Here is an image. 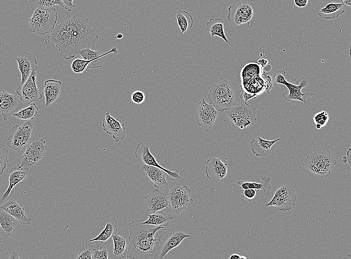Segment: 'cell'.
<instances>
[{
	"label": "cell",
	"mask_w": 351,
	"mask_h": 259,
	"mask_svg": "<svg viewBox=\"0 0 351 259\" xmlns=\"http://www.w3.org/2000/svg\"><path fill=\"white\" fill-rule=\"evenodd\" d=\"M129 236L126 257L130 259H147L153 253V248L158 243L156 232L163 228H152L136 220L128 223Z\"/></svg>",
	"instance_id": "obj_1"
},
{
	"label": "cell",
	"mask_w": 351,
	"mask_h": 259,
	"mask_svg": "<svg viewBox=\"0 0 351 259\" xmlns=\"http://www.w3.org/2000/svg\"><path fill=\"white\" fill-rule=\"evenodd\" d=\"M89 20V18H80L75 14L60 23L72 35L79 51L85 48L94 50L99 40L95 30L88 24Z\"/></svg>",
	"instance_id": "obj_2"
},
{
	"label": "cell",
	"mask_w": 351,
	"mask_h": 259,
	"mask_svg": "<svg viewBox=\"0 0 351 259\" xmlns=\"http://www.w3.org/2000/svg\"><path fill=\"white\" fill-rule=\"evenodd\" d=\"M261 67L257 62L245 64L240 71V98L247 102L255 99L264 91V84L261 76Z\"/></svg>",
	"instance_id": "obj_3"
},
{
	"label": "cell",
	"mask_w": 351,
	"mask_h": 259,
	"mask_svg": "<svg viewBox=\"0 0 351 259\" xmlns=\"http://www.w3.org/2000/svg\"><path fill=\"white\" fill-rule=\"evenodd\" d=\"M337 163V160L328 150L310 153L305 158L303 165L312 174L325 178L330 175Z\"/></svg>",
	"instance_id": "obj_4"
},
{
	"label": "cell",
	"mask_w": 351,
	"mask_h": 259,
	"mask_svg": "<svg viewBox=\"0 0 351 259\" xmlns=\"http://www.w3.org/2000/svg\"><path fill=\"white\" fill-rule=\"evenodd\" d=\"M207 98L218 112L226 111L236 104L234 88L227 80L214 85L209 90Z\"/></svg>",
	"instance_id": "obj_5"
},
{
	"label": "cell",
	"mask_w": 351,
	"mask_h": 259,
	"mask_svg": "<svg viewBox=\"0 0 351 259\" xmlns=\"http://www.w3.org/2000/svg\"><path fill=\"white\" fill-rule=\"evenodd\" d=\"M256 108L254 105L240 102L225 111L232 127L244 129L253 126L256 123Z\"/></svg>",
	"instance_id": "obj_6"
},
{
	"label": "cell",
	"mask_w": 351,
	"mask_h": 259,
	"mask_svg": "<svg viewBox=\"0 0 351 259\" xmlns=\"http://www.w3.org/2000/svg\"><path fill=\"white\" fill-rule=\"evenodd\" d=\"M57 18L55 7L37 8L29 19V30L32 33L44 35L54 28Z\"/></svg>",
	"instance_id": "obj_7"
},
{
	"label": "cell",
	"mask_w": 351,
	"mask_h": 259,
	"mask_svg": "<svg viewBox=\"0 0 351 259\" xmlns=\"http://www.w3.org/2000/svg\"><path fill=\"white\" fill-rule=\"evenodd\" d=\"M48 38L59 50L60 55L69 60L78 55L77 49L72 35L61 25H56L50 32Z\"/></svg>",
	"instance_id": "obj_8"
},
{
	"label": "cell",
	"mask_w": 351,
	"mask_h": 259,
	"mask_svg": "<svg viewBox=\"0 0 351 259\" xmlns=\"http://www.w3.org/2000/svg\"><path fill=\"white\" fill-rule=\"evenodd\" d=\"M168 198L173 212L176 215L188 210L194 203L190 189L176 181L171 184Z\"/></svg>",
	"instance_id": "obj_9"
},
{
	"label": "cell",
	"mask_w": 351,
	"mask_h": 259,
	"mask_svg": "<svg viewBox=\"0 0 351 259\" xmlns=\"http://www.w3.org/2000/svg\"><path fill=\"white\" fill-rule=\"evenodd\" d=\"M190 237V235L178 229L173 228L168 229L159 237L160 245L154 259H166L170 251L178 246L184 239Z\"/></svg>",
	"instance_id": "obj_10"
},
{
	"label": "cell",
	"mask_w": 351,
	"mask_h": 259,
	"mask_svg": "<svg viewBox=\"0 0 351 259\" xmlns=\"http://www.w3.org/2000/svg\"><path fill=\"white\" fill-rule=\"evenodd\" d=\"M285 70L278 71L275 73V82L285 86L288 89V92L282 94V97L287 102L292 100L300 101L306 104V99L308 97L313 96L312 92L302 93L301 89L305 87L308 84V81L304 77H301L297 81V85L290 83L285 79Z\"/></svg>",
	"instance_id": "obj_11"
},
{
	"label": "cell",
	"mask_w": 351,
	"mask_h": 259,
	"mask_svg": "<svg viewBox=\"0 0 351 259\" xmlns=\"http://www.w3.org/2000/svg\"><path fill=\"white\" fill-rule=\"evenodd\" d=\"M33 126L32 121H24L14 126L7 138L8 147L14 150L26 147L30 140Z\"/></svg>",
	"instance_id": "obj_12"
},
{
	"label": "cell",
	"mask_w": 351,
	"mask_h": 259,
	"mask_svg": "<svg viewBox=\"0 0 351 259\" xmlns=\"http://www.w3.org/2000/svg\"><path fill=\"white\" fill-rule=\"evenodd\" d=\"M48 148L43 138H34L31 143L27 145L26 150L20 157L21 161L18 167L28 170L36 166L44 156Z\"/></svg>",
	"instance_id": "obj_13"
},
{
	"label": "cell",
	"mask_w": 351,
	"mask_h": 259,
	"mask_svg": "<svg viewBox=\"0 0 351 259\" xmlns=\"http://www.w3.org/2000/svg\"><path fill=\"white\" fill-rule=\"evenodd\" d=\"M296 194L294 189L288 185H283L277 189L271 200L265 206L275 207L283 212H289L296 205Z\"/></svg>",
	"instance_id": "obj_14"
},
{
	"label": "cell",
	"mask_w": 351,
	"mask_h": 259,
	"mask_svg": "<svg viewBox=\"0 0 351 259\" xmlns=\"http://www.w3.org/2000/svg\"><path fill=\"white\" fill-rule=\"evenodd\" d=\"M196 115L194 118L196 123L204 131H209L216 121L218 112L212 103H206L204 98L196 103Z\"/></svg>",
	"instance_id": "obj_15"
},
{
	"label": "cell",
	"mask_w": 351,
	"mask_h": 259,
	"mask_svg": "<svg viewBox=\"0 0 351 259\" xmlns=\"http://www.w3.org/2000/svg\"><path fill=\"white\" fill-rule=\"evenodd\" d=\"M135 155L140 163L161 169L168 174L173 180L176 181L181 179L177 170L172 171L159 164L155 156L151 152L150 145L147 142H141L138 143L135 149Z\"/></svg>",
	"instance_id": "obj_16"
},
{
	"label": "cell",
	"mask_w": 351,
	"mask_h": 259,
	"mask_svg": "<svg viewBox=\"0 0 351 259\" xmlns=\"http://www.w3.org/2000/svg\"><path fill=\"white\" fill-rule=\"evenodd\" d=\"M16 93L22 103L27 104L34 103L42 98L36 84V71H33L26 81L16 89Z\"/></svg>",
	"instance_id": "obj_17"
},
{
	"label": "cell",
	"mask_w": 351,
	"mask_h": 259,
	"mask_svg": "<svg viewBox=\"0 0 351 259\" xmlns=\"http://www.w3.org/2000/svg\"><path fill=\"white\" fill-rule=\"evenodd\" d=\"M228 10L227 19L234 25L248 23L253 15L252 7L246 2L232 4L228 7Z\"/></svg>",
	"instance_id": "obj_18"
},
{
	"label": "cell",
	"mask_w": 351,
	"mask_h": 259,
	"mask_svg": "<svg viewBox=\"0 0 351 259\" xmlns=\"http://www.w3.org/2000/svg\"><path fill=\"white\" fill-rule=\"evenodd\" d=\"M23 106V104L16 93L12 95L5 90L0 92V114L2 115L4 121L10 119Z\"/></svg>",
	"instance_id": "obj_19"
},
{
	"label": "cell",
	"mask_w": 351,
	"mask_h": 259,
	"mask_svg": "<svg viewBox=\"0 0 351 259\" xmlns=\"http://www.w3.org/2000/svg\"><path fill=\"white\" fill-rule=\"evenodd\" d=\"M103 130L107 134L112 135L115 142L123 140L126 135L125 124L119 119H115L109 112L105 114L103 120Z\"/></svg>",
	"instance_id": "obj_20"
},
{
	"label": "cell",
	"mask_w": 351,
	"mask_h": 259,
	"mask_svg": "<svg viewBox=\"0 0 351 259\" xmlns=\"http://www.w3.org/2000/svg\"><path fill=\"white\" fill-rule=\"evenodd\" d=\"M205 173L210 181L216 183L226 176L227 164L223 162L220 158L210 156L206 162Z\"/></svg>",
	"instance_id": "obj_21"
},
{
	"label": "cell",
	"mask_w": 351,
	"mask_h": 259,
	"mask_svg": "<svg viewBox=\"0 0 351 259\" xmlns=\"http://www.w3.org/2000/svg\"><path fill=\"white\" fill-rule=\"evenodd\" d=\"M21 73V85L23 84L33 71H36L38 65L36 58L32 53L22 51L15 58Z\"/></svg>",
	"instance_id": "obj_22"
},
{
	"label": "cell",
	"mask_w": 351,
	"mask_h": 259,
	"mask_svg": "<svg viewBox=\"0 0 351 259\" xmlns=\"http://www.w3.org/2000/svg\"><path fill=\"white\" fill-rule=\"evenodd\" d=\"M169 203L167 194L159 189L154 190L145 197L147 210L152 214L165 208L168 209Z\"/></svg>",
	"instance_id": "obj_23"
},
{
	"label": "cell",
	"mask_w": 351,
	"mask_h": 259,
	"mask_svg": "<svg viewBox=\"0 0 351 259\" xmlns=\"http://www.w3.org/2000/svg\"><path fill=\"white\" fill-rule=\"evenodd\" d=\"M110 53H117V48L113 47L111 50L104 53L99 50L85 48L80 50L78 55L81 56L83 59L90 61L87 67L95 69L101 68L103 66L107 55Z\"/></svg>",
	"instance_id": "obj_24"
},
{
	"label": "cell",
	"mask_w": 351,
	"mask_h": 259,
	"mask_svg": "<svg viewBox=\"0 0 351 259\" xmlns=\"http://www.w3.org/2000/svg\"><path fill=\"white\" fill-rule=\"evenodd\" d=\"M28 171L26 169L17 167H13L10 168L6 176V179L9 181V184L6 191L0 194V204L8 200L9 194L13 187L19 182L27 178L28 174Z\"/></svg>",
	"instance_id": "obj_25"
},
{
	"label": "cell",
	"mask_w": 351,
	"mask_h": 259,
	"mask_svg": "<svg viewBox=\"0 0 351 259\" xmlns=\"http://www.w3.org/2000/svg\"><path fill=\"white\" fill-rule=\"evenodd\" d=\"M0 208L16 219L20 224L29 225L31 219L27 217L22 205L13 199L9 198Z\"/></svg>",
	"instance_id": "obj_26"
},
{
	"label": "cell",
	"mask_w": 351,
	"mask_h": 259,
	"mask_svg": "<svg viewBox=\"0 0 351 259\" xmlns=\"http://www.w3.org/2000/svg\"><path fill=\"white\" fill-rule=\"evenodd\" d=\"M279 140V138L272 140H267L257 135L250 142V149L255 156L264 157L270 153L272 145Z\"/></svg>",
	"instance_id": "obj_27"
},
{
	"label": "cell",
	"mask_w": 351,
	"mask_h": 259,
	"mask_svg": "<svg viewBox=\"0 0 351 259\" xmlns=\"http://www.w3.org/2000/svg\"><path fill=\"white\" fill-rule=\"evenodd\" d=\"M141 169L145 172L156 188L161 189L168 186L166 177V173L161 169L146 165H143Z\"/></svg>",
	"instance_id": "obj_28"
},
{
	"label": "cell",
	"mask_w": 351,
	"mask_h": 259,
	"mask_svg": "<svg viewBox=\"0 0 351 259\" xmlns=\"http://www.w3.org/2000/svg\"><path fill=\"white\" fill-rule=\"evenodd\" d=\"M61 82L54 79H48L44 83L43 93L45 99V107H49L59 97L61 91Z\"/></svg>",
	"instance_id": "obj_29"
},
{
	"label": "cell",
	"mask_w": 351,
	"mask_h": 259,
	"mask_svg": "<svg viewBox=\"0 0 351 259\" xmlns=\"http://www.w3.org/2000/svg\"><path fill=\"white\" fill-rule=\"evenodd\" d=\"M118 233V221L114 218L110 219L101 233L89 242L98 241L103 245H107L111 242L114 236Z\"/></svg>",
	"instance_id": "obj_30"
},
{
	"label": "cell",
	"mask_w": 351,
	"mask_h": 259,
	"mask_svg": "<svg viewBox=\"0 0 351 259\" xmlns=\"http://www.w3.org/2000/svg\"><path fill=\"white\" fill-rule=\"evenodd\" d=\"M20 227V224L16 219L0 208V228L2 233L10 237Z\"/></svg>",
	"instance_id": "obj_31"
},
{
	"label": "cell",
	"mask_w": 351,
	"mask_h": 259,
	"mask_svg": "<svg viewBox=\"0 0 351 259\" xmlns=\"http://www.w3.org/2000/svg\"><path fill=\"white\" fill-rule=\"evenodd\" d=\"M345 6L341 2L329 3L318 12L319 16L326 19H334L344 13Z\"/></svg>",
	"instance_id": "obj_32"
},
{
	"label": "cell",
	"mask_w": 351,
	"mask_h": 259,
	"mask_svg": "<svg viewBox=\"0 0 351 259\" xmlns=\"http://www.w3.org/2000/svg\"><path fill=\"white\" fill-rule=\"evenodd\" d=\"M113 241V256L114 259H123L126 257L129 242L124 236L116 235L112 238Z\"/></svg>",
	"instance_id": "obj_33"
},
{
	"label": "cell",
	"mask_w": 351,
	"mask_h": 259,
	"mask_svg": "<svg viewBox=\"0 0 351 259\" xmlns=\"http://www.w3.org/2000/svg\"><path fill=\"white\" fill-rule=\"evenodd\" d=\"M148 217L149 218L146 221L142 223L143 224L153 225L156 227L161 226L163 228L168 226L174 218L172 215L161 211H159L154 214H149Z\"/></svg>",
	"instance_id": "obj_34"
},
{
	"label": "cell",
	"mask_w": 351,
	"mask_h": 259,
	"mask_svg": "<svg viewBox=\"0 0 351 259\" xmlns=\"http://www.w3.org/2000/svg\"><path fill=\"white\" fill-rule=\"evenodd\" d=\"M206 30L209 32L211 37L217 36L228 43L224 31V21L220 18H211L206 23Z\"/></svg>",
	"instance_id": "obj_35"
},
{
	"label": "cell",
	"mask_w": 351,
	"mask_h": 259,
	"mask_svg": "<svg viewBox=\"0 0 351 259\" xmlns=\"http://www.w3.org/2000/svg\"><path fill=\"white\" fill-rule=\"evenodd\" d=\"M261 181L260 182L247 181L240 180L238 181L237 183L240 186V188L243 190L247 189H253L258 190H262L265 192L267 190L271 188L270 182L271 178L269 176H261Z\"/></svg>",
	"instance_id": "obj_36"
},
{
	"label": "cell",
	"mask_w": 351,
	"mask_h": 259,
	"mask_svg": "<svg viewBox=\"0 0 351 259\" xmlns=\"http://www.w3.org/2000/svg\"><path fill=\"white\" fill-rule=\"evenodd\" d=\"M176 18L177 25L181 33L191 28L193 24L194 20L191 14L185 10L178 9L176 11Z\"/></svg>",
	"instance_id": "obj_37"
},
{
	"label": "cell",
	"mask_w": 351,
	"mask_h": 259,
	"mask_svg": "<svg viewBox=\"0 0 351 259\" xmlns=\"http://www.w3.org/2000/svg\"><path fill=\"white\" fill-rule=\"evenodd\" d=\"M261 76L264 81V91L269 94L270 91L274 89L275 77V73L272 70L270 65L267 64L265 67L261 68Z\"/></svg>",
	"instance_id": "obj_38"
},
{
	"label": "cell",
	"mask_w": 351,
	"mask_h": 259,
	"mask_svg": "<svg viewBox=\"0 0 351 259\" xmlns=\"http://www.w3.org/2000/svg\"><path fill=\"white\" fill-rule=\"evenodd\" d=\"M39 108L35 103L30 105L14 114L12 116L24 121H32L37 114Z\"/></svg>",
	"instance_id": "obj_39"
},
{
	"label": "cell",
	"mask_w": 351,
	"mask_h": 259,
	"mask_svg": "<svg viewBox=\"0 0 351 259\" xmlns=\"http://www.w3.org/2000/svg\"><path fill=\"white\" fill-rule=\"evenodd\" d=\"M30 7L33 10L37 8H48L55 7V5H59L63 7L64 3L62 0H29Z\"/></svg>",
	"instance_id": "obj_40"
},
{
	"label": "cell",
	"mask_w": 351,
	"mask_h": 259,
	"mask_svg": "<svg viewBox=\"0 0 351 259\" xmlns=\"http://www.w3.org/2000/svg\"><path fill=\"white\" fill-rule=\"evenodd\" d=\"M312 118L316 124V128L319 130L326 126L329 120V115L326 111L321 110L314 114Z\"/></svg>",
	"instance_id": "obj_41"
},
{
	"label": "cell",
	"mask_w": 351,
	"mask_h": 259,
	"mask_svg": "<svg viewBox=\"0 0 351 259\" xmlns=\"http://www.w3.org/2000/svg\"><path fill=\"white\" fill-rule=\"evenodd\" d=\"M89 63V61L77 58L72 62L71 68L74 72L81 73L88 67Z\"/></svg>",
	"instance_id": "obj_42"
},
{
	"label": "cell",
	"mask_w": 351,
	"mask_h": 259,
	"mask_svg": "<svg viewBox=\"0 0 351 259\" xmlns=\"http://www.w3.org/2000/svg\"><path fill=\"white\" fill-rule=\"evenodd\" d=\"M259 190L253 189L243 190L240 194V197L248 202L255 201L259 198Z\"/></svg>",
	"instance_id": "obj_43"
},
{
	"label": "cell",
	"mask_w": 351,
	"mask_h": 259,
	"mask_svg": "<svg viewBox=\"0 0 351 259\" xmlns=\"http://www.w3.org/2000/svg\"><path fill=\"white\" fill-rule=\"evenodd\" d=\"M92 259H108V252L107 248L101 246L99 249H94L92 251Z\"/></svg>",
	"instance_id": "obj_44"
},
{
	"label": "cell",
	"mask_w": 351,
	"mask_h": 259,
	"mask_svg": "<svg viewBox=\"0 0 351 259\" xmlns=\"http://www.w3.org/2000/svg\"><path fill=\"white\" fill-rule=\"evenodd\" d=\"M8 150L6 148L0 150V175L3 174L8 162Z\"/></svg>",
	"instance_id": "obj_45"
},
{
	"label": "cell",
	"mask_w": 351,
	"mask_h": 259,
	"mask_svg": "<svg viewBox=\"0 0 351 259\" xmlns=\"http://www.w3.org/2000/svg\"><path fill=\"white\" fill-rule=\"evenodd\" d=\"M131 100L135 104H142L145 100V95L141 91H135L131 95Z\"/></svg>",
	"instance_id": "obj_46"
},
{
	"label": "cell",
	"mask_w": 351,
	"mask_h": 259,
	"mask_svg": "<svg viewBox=\"0 0 351 259\" xmlns=\"http://www.w3.org/2000/svg\"><path fill=\"white\" fill-rule=\"evenodd\" d=\"M91 248H89L78 254L76 259H92Z\"/></svg>",
	"instance_id": "obj_47"
},
{
	"label": "cell",
	"mask_w": 351,
	"mask_h": 259,
	"mask_svg": "<svg viewBox=\"0 0 351 259\" xmlns=\"http://www.w3.org/2000/svg\"><path fill=\"white\" fill-rule=\"evenodd\" d=\"M7 259H28V258L23 253H20L16 251H13L9 254Z\"/></svg>",
	"instance_id": "obj_48"
},
{
	"label": "cell",
	"mask_w": 351,
	"mask_h": 259,
	"mask_svg": "<svg viewBox=\"0 0 351 259\" xmlns=\"http://www.w3.org/2000/svg\"><path fill=\"white\" fill-rule=\"evenodd\" d=\"M63 3H64V6L63 8L66 9L69 11H71L73 7H75V6L73 4H72L73 0H62Z\"/></svg>",
	"instance_id": "obj_49"
},
{
	"label": "cell",
	"mask_w": 351,
	"mask_h": 259,
	"mask_svg": "<svg viewBox=\"0 0 351 259\" xmlns=\"http://www.w3.org/2000/svg\"><path fill=\"white\" fill-rule=\"evenodd\" d=\"M308 1L307 0H295V4L299 7H305L308 3Z\"/></svg>",
	"instance_id": "obj_50"
},
{
	"label": "cell",
	"mask_w": 351,
	"mask_h": 259,
	"mask_svg": "<svg viewBox=\"0 0 351 259\" xmlns=\"http://www.w3.org/2000/svg\"><path fill=\"white\" fill-rule=\"evenodd\" d=\"M257 63L261 67V68H263L267 65L268 60L264 58H260L258 60Z\"/></svg>",
	"instance_id": "obj_51"
},
{
	"label": "cell",
	"mask_w": 351,
	"mask_h": 259,
	"mask_svg": "<svg viewBox=\"0 0 351 259\" xmlns=\"http://www.w3.org/2000/svg\"><path fill=\"white\" fill-rule=\"evenodd\" d=\"M340 2L345 6H351V0H342Z\"/></svg>",
	"instance_id": "obj_52"
},
{
	"label": "cell",
	"mask_w": 351,
	"mask_h": 259,
	"mask_svg": "<svg viewBox=\"0 0 351 259\" xmlns=\"http://www.w3.org/2000/svg\"><path fill=\"white\" fill-rule=\"evenodd\" d=\"M240 255L237 254H232L229 258V259H239Z\"/></svg>",
	"instance_id": "obj_53"
},
{
	"label": "cell",
	"mask_w": 351,
	"mask_h": 259,
	"mask_svg": "<svg viewBox=\"0 0 351 259\" xmlns=\"http://www.w3.org/2000/svg\"><path fill=\"white\" fill-rule=\"evenodd\" d=\"M351 148H349L347 152V155H348V161H349V164L350 165H351V162H350V154H351Z\"/></svg>",
	"instance_id": "obj_54"
},
{
	"label": "cell",
	"mask_w": 351,
	"mask_h": 259,
	"mask_svg": "<svg viewBox=\"0 0 351 259\" xmlns=\"http://www.w3.org/2000/svg\"><path fill=\"white\" fill-rule=\"evenodd\" d=\"M123 37V35L122 33H118L116 36L115 38L117 39H121Z\"/></svg>",
	"instance_id": "obj_55"
},
{
	"label": "cell",
	"mask_w": 351,
	"mask_h": 259,
	"mask_svg": "<svg viewBox=\"0 0 351 259\" xmlns=\"http://www.w3.org/2000/svg\"><path fill=\"white\" fill-rule=\"evenodd\" d=\"M342 259H351V255L350 254H348L343 257Z\"/></svg>",
	"instance_id": "obj_56"
},
{
	"label": "cell",
	"mask_w": 351,
	"mask_h": 259,
	"mask_svg": "<svg viewBox=\"0 0 351 259\" xmlns=\"http://www.w3.org/2000/svg\"><path fill=\"white\" fill-rule=\"evenodd\" d=\"M239 259H247V258L244 256H240Z\"/></svg>",
	"instance_id": "obj_57"
},
{
	"label": "cell",
	"mask_w": 351,
	"mask_h": 259,
	"mask_svg": "<svg viewBox=\"0 0 351 259\" xmlns=\"http://www.w3.org/2000/svg\"><path fill=\"white\" fill-rule=\"evenodd\" d=\"M2 242V238L0 236V244H1Z\"/></svg>",
	"instance_id": "obj_58"
},
{
	"label": "cell",
	"mask_w": 351,
	"mask_h": 259,
	"mask_svg": "<svg viewBox=\"0 0 351 259\" xmlns=\"http://www.w3.org/2000/svg\"><path fill=\"white\" fill-rule=\"evenodd\" d=\"M1 64V63L0 62V65Z\"/></svg>",
	"instance_id": "obj_59"
}]
</instances>
